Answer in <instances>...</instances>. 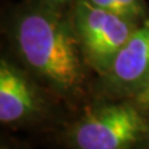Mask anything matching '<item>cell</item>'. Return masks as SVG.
<instances>
[{"label":"cell","mask_w":149,"mask_h":149,"mask_svg":"<svg viewBox=\"0 0 149 149\" xmlns=\"http://www.w3.org/2000/svg\"><path fill=\"white\" fill-rule=\"evenodd\" d=\"M73 26L87 63L102 76L138 27L136 21L97 8L88 0L77 1Z\"/></svg>","instance_id":"3"},{"label":"cell","mask_w":149,"mask_h":149,"mask_svg":"<svg viewBox=\"0 0 149 149\" xmlns=\"http://www.w3.org/2000/svg\"><path fill=\"white\" fill-rule=\"evenodd\" d=\"M45 102L41 93L17 67L5 58L0 62V122L15 125L42 114Z\"/></svg>","instance_id":"5"},{"label":"cell","mask_w":149,"mask_h":149,"mask_svg":"<svg viewBox=\"0 0 149 149\" xmlns=\"http://www.w3.org/2000/svg\"><path fill=\"white\" fill-rule=\"evenodd\" d=\"M103 86L114 96L136 97L149 80V22L138 26L103 74Z\"/></svg>","instance_id":"4"},{"label":"cell","mask_w":149,"mask_h":149,"mask_svg":"<svg viewBox=\"0 0 149 149\" xmlns=\"http://www.w3.org/2000/svg\"><path fill=\"white\" fill-rule=\"evenodd\" d=\"M88 1H90L91 4H93L95 6H97V8L104 9V10H107V11L114 13V14H117V15H120L123 17H127V19H129V20H132V19L129 17L128 13L125 11V9L122 6V4H120L118 0H88Z\"/></svg>","instance_id":"6"},{"label":"cell","mask_w":149,"mask_h":149,"mask_svg":"<svg viewBox=\"0 0 149 149\" xmlns=\"http://www.w3.org/2000/svg\"><path fill=\"white\" fill-rule=\"evenodd\" d=\"M122 4V6L128 13L129 17L132 20L137 21L146 14V9H144V1L143 0H118Z\"/></svg>","instance_id":"7"},{"label":"cell","mask_w":149,"mask_h":149,"mask_svg":"<svg viewBox=\"0 0 149 149\" xmlns=\"http://www.w3.org/2000/svg\"><path fill=\"white\" fill-rule=\"evenodd\" d=\"M136 103H103L85 109L66 132L72 149H134L149 123Z\"/></svg>","instance_id":"2"},{"label":"cell","mask_w":149,"mask_h":149,"mask_svg":"<svg viewBox=\"0 0 149 149\" xmlns=\"http://www.w3.org/2000/svg\"><path fill=\"white\" fill-rule=\"evenodd\" d=\"M49 4H52V5H56V4H61V3H65L67 0H46Z\"/></svg>","instance_id":"9"},{"label":"cell","mask_w":149,"mask_h":149,"mask_svg":"<svg viewBox=\"0 0 149 149\" xmlns=\"http://www.w3.org/2000/svg\"><path fill=\"white\" fill-rule=\"evenodd\" d=\"M146 138H147V143H148V148H149V127H148V132H147Z\"/></svg>","instance_id":"10"},{"label":"cell","mask_w":149,"mask_h":149,"mask_svg":"<svg viewBox=\"0 0 149 149\" xmlns=\"http://www.w3.org/2000/svg\"><path fill=\"white\" fill-rule=\"evenodd\" d=\"M11 36L24 63L52 90L73 95L80 88V41L74 26L54 8L25 9L14 20Z\"/></svg>","instance_id":"1"},{"label":"cell","mask_w":149,"mask_h":149,"mask_svg":"<svg viewBox=\"0 0 149 149\" xmlns=\"http://www.w3.org/2000/svg\"><path fill=\"white\" fill-rule=\"evenodd\" d=\"M0 149H11V148H9L8 146H4V144H3V146H1V148H0Z\"/></svg>","instance_id":"11"},{"label":"cell","mask_w":149,"mask_h":149,"mask_svg":"<svg viewBox=\"0 0 149 149\" xmlns=\"http://www.w3.org/2000/svg\"><path fill=\"white\" fill-rule=\"evenodd\" d=\"M134 103L142 109H149V80L142 91L134 97Z\"/></svg>","instance_id":"8"}]
</instances>
